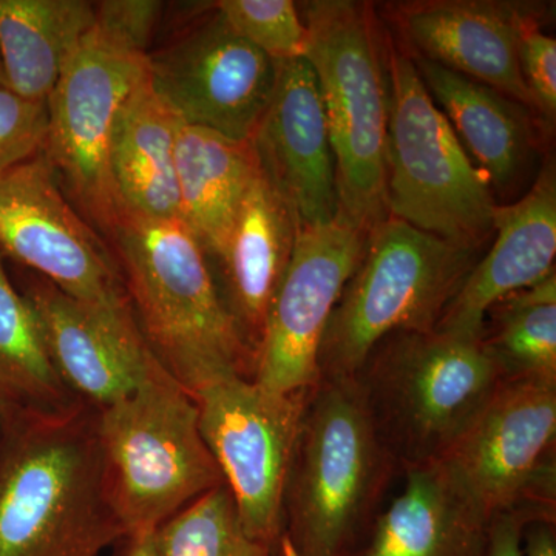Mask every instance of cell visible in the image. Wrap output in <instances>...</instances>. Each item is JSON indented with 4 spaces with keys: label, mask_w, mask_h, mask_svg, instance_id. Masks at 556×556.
<instances>
[{
    "label": "cell",
    "mask_w": 556,
    "mask_h": 556,
    "mask_svg": "<svg viewBox=\"0 0 556 556\" xmlns=\"http://www.w3.org/2000/svg\"><path fill=\"white\" fill-rule=\"evenodd\" d=\"M124 535L97 408L0 422V556H100Z\"/></svg>",
    "instance_id": "6da1fadb"
},
{
    "label": "cell",
    "mask_w": 556,
    "mask_h": 556,
    "mask_svg": "<svg viewBox=\"0 0 556 556\" xmlns=\"http://www.w3.org/2000/svg\"><path fill=\"white\" fill-rule=\"evenodd\" d=\"M139 332L192 396L219 380L254 379L255 358L219 295L211 263L181 219L123 212L110 233Z\"/></svg>",
    "instance_id": "7a4b0ae2"
},
{
    "label": "cell",
    "mask_w": 556,
    "mask_h": 556,
    "mask_svg": "<svg viewBox=\"0 0 556 556\" xmlns=\"http://www.w3.org/2000/svg\"><path fill=\"white\" fill-rule=\"evenodd\" d=\"M397 471L356 376L320 379L285 492L280 556L350 555Z\"/></svg>",
    "instance_id": "3957f363"
},
{
    "label": "cell",
    "mask_w": 556,
    "mask_h": 556,
    "mask_svg": "<svg viewBox=\"0 0 556 556\" xmlns=\"http://www.w3.org/2000/svg\"><path fill=\"white\" fill-rule=\"evenodd\" d=\"M356 378L399 470L438 463L504 382L481 338L397 331Z\"/></svg>",
    "instance_id": "277c9868"
},
{
    "label": "cell",
    "mask_w": 556,
    "mask_h": 556,
    "mask_svg": "<svg viewBox=\"0 0 556 556\" xmlns=\"http://www.w3.org/2000/svg\"><path fill=\"white\" fill-rule=\"evenodd\" d=\"M308 49L336 161L339 215L358 229L387 217L386 35L369 3H305Z\"/></svg>",
    "instance_id": "5b68a950"
},
{
    "label": "cell",
    "mask_w": 556,
    "mask_h": 556,
    "mask_svg": "<svg viewBox=\"0 0 556 556\" xmlns=\"http://www.w3.org/2000/svg\"><path fill=\"white\" fill-rule=\"evenodd\" d=\"M386 58L387 214L479 252L493 239L492 188L428 93L412 54L390 35Z\"/></svg>",
    "instance_id": "8992f818"
},
{
    "label": "cell",
    "mask_w": 556,
    "mask_h": 556,
    "mask_svg": "<svg viewBox=\"0 0 556 556\" xmlns=\"http://www.w3.org/2000/svg\"><path fill=\"white\" fill-rule=\"evenodd\" d=\"M110 495L126 535L164 522L225 484L195 397L159 362L130 394L98 409Z\"/></svg>",
    "instance_id": "52a82bcc"
},
{
    "label": "cell",
    "mask_w": 556,
    "mask_h": 556,
    "mask_svg": "<svg viewBox=\"0 0 556 556\" xmlns=\"http://www.w3.org/2000/svg\"><path fill=\"white\" fill-rule=\"evenodd\" d=\"M479 252L387 215L369 229L364 257L343 289L318 354L320 379L356 376L380 340L437 328Z\"/></svg>",
    "instance_id": "ba28073f"
},
{
    "label": "cell",
    "mask_w": 556,
    "mask_h": 556,
    "mask_svg": "<svg viewBox=\"0 0 556 556\" xmlns=\"http://www.w3.org/2000/svg\"><path fill=\"white\" fill-rule=\"evenodd\" d=\"M148 73L149 53L94 24L47 100L49 130L42 153L70 199L109 236L123 215L110 175L113 127L124 101Z\"/></svg>",
    "instance_id": "9c48e42d"
},
{
    "label": "cell",
    "mask_w": 556,
    "mask_h": 556,
    "mask_svg": "<svg viewBox=\"0 0 556 556\" xmlns=\"http://www.w3.org/2000/svg\"><path fill=\"white\" fill-rule=\"evenodd\" d=\"M313 390L273 391L223 379L197 393L200 430L244 532L280 556L283 501Z\"/></svg>",
    "instance_id": "30bf717a"
},
{
    "label": "cell",
    "mask_w": 556,
    "mask_h": 556,
    "mask_svg": "<svg viewBox=\"0 0 556 556\" xmlns=\"http://www.w3.org/2000/svg\"><path fill=\"white\" fill-rule=\"evenodd\" d=\"M555 445L556 386L504 380L438 463L489 521H555Z\"/></svg>",
    "instance_id": "8fae6325"
},
{
    "label": "cell",
    "mask_w": 556,
    "mask_h": 556,
    "mask_svg": "<svg viewBox=\"0 0 556 556\" xmlns=\"http://www.w3.org/2000/svg\"><path fill=\"white\" fill-rule=\"evenodd\" d=\"M0 254L70 298L102 309L131 311L115 257L65 199L42 152L0 172Z\"/></svg>",
    "instance_id": "7c38bea8"
},
{
    "label": "cell",
    "mask_w": 556,
    "mask_h": 556,
    "mask_svg": "<svg viewBox=\"0 0 556 556\" xmlns=\"http://www.w3.org/2000/svg\"><path fill=\"white\" fill-rule=\"evenodd\" d=\"M277 62L240 38L218 10L149 53V79L179 121L251 141L276 87Z\"/></svg>",
    "instance_id": "4fadbf2b"
},
{
    "label": "cell",
    "mask_w": 556,
    "mask_h": 556,
    "mask_svg": "<svg viewBox=\"0 0 556 556\" xmlns=\"http://www.w3.org/2000/svg\"><path fill=\"white\" fill-rule=\"evenodd\" d=\"M368 232L342 215L299 229L287 273L266 317L254 380L273 391L313 390L318 354L343 289L364 257Z\"/></svg>",
    "instance_id": "5bb4252c"
},
{
    "label": "cell",
    "mask_w": 556,
    "mask_h": 556,
    "mask_svg": "<svg viewBox=\"0 0 556 556\" xmlns=\"http://www.w3.org/2000/svg\"><path fill=\"white\" fill-rule=\"evenodd\" d=\"M273 97L251 138L258 167L291 208L299 229L339 215L327 113L309 62H280Z\"/></svg>",
    "instance_id": "9a60e30c"
},
{
    "label": "cell",
    "mask_w": 556,
    "mask_h": 556,
    "mask_svg": "<svg viewBox=\"0 0 556 556\" xmlns=\"http://www.w3.org/2000/svg\"><path fill=\"white\" fill-rule=\"evenodd\" d=\"M21 292L35 309L58 375L84 404H115L156 364L131 311L80 302L36 274Z\"/></svg>",
    "instance_id": "2e32d148"
},
{
    "label": "cell",
    "mask_w": 556,
    "mask_h": 556,
    "mask_svg": "<svg viewBox=\"0 0 556 556\" xmlns=\"http://www.w3.org/2000/svg\"><path fill=\"white\" fill-rule=\"evenodd\" d=\"M394 20L417 58L532 108L518 51L526 25L540 20L538 7L500 0H424L401 3Z\"/></svg>",
    "instance_id": "e0dca14e"
},
{
    "label": "cell",
    "mask_w": 556,
    "mask_h": 556,
    "mask_svg": "<svg viewBox=\"0 0 556 556\" xmlns=\"http://www.w3.org/2000/svg\"><path fill=\"white\" fill-rule=\"evenodd\" d=\"M556 177L547 163L522 199L493 212V243L439 318V331L481 338L485 314L501 299L555 273Z\"/></svg>",
    "instance_id": "ac0fdd59"
},
{
    "label": "cell",
    "mask_w": 556,
    "mask_h": 556,
    "mask_svg": "<svg viewBox=\"0 0 556 556\" xmlns=\"http://www.w3.org/2000/svg\"><path fill=\"white\" fill-rule=\"evenodd\" d=\"M298 232L291 208L258 169L225 251L211 263L219 295L255 364L266 317L291 262Z\"/></svg>",
    "instance_id": "d6986e66"
},
{
    "label": "cell",
    "mask_w": 556,
    "mask_h": 556,
    "mask_svg": "<svg viewBox=\"0 0 556 556\" xmlns=\"http://www.w3.org/2000/svg\"><path fill=\"white\" fill-rule=\"evenodd\" d=\"M404 490L380 508L348 556H484L490 521L439 463L404 468Z\"/></svg>",
    "instance_id": "ffe728a7"
},
{
    "label": "cell",
    "mask_w": 556,
    "mask_h": 556,
    "mask_svg": "<svg viewBox=\"0 0 556 556\" xmlns=\"http://www.w3.org/2000/svg\"><path fill=\"white\" fill-rule=\"evenodd\" d=\"M179 124L148 73L124 101L110 141V175L123 212L181 219L175 169Z\"/></svg>",
    "instance_id": "44dd1931"
},
{
    "label": "cell",
    "mask_w": 556,
    "mask_h": 556,
    "mask_svg": "<svg viewBox=\"0 0 556 556\" xmlns=\"http://www.w3.org/2000/svg\"><path fill=\"white\" fill-rule=\"evenodd\" d=\"M413 60L428 93L464 149L478 161L490 188H514L533 149V130L525 105L434 62Z\"/></svg>",
    "instance_id": "7402d4cb"
},
{
    "label": "cell",
    "mask_w": 556,
    "mask_h": 556,
    "mask_svg": "<svg viewBox=\"0 0 556 556\" xmlns=\"http://www.w3.org/2000/svg\"><path fill=\"white\" fill-rule=\"evenodd\" d=\"M175 169L179 217L217 262L249 186L258 174L251 141H236L204 127L179 124Z\"/></svg>",
    "instance_id": "603a6c76"
},
{
    "label": "cell",
    "mask_w": 556,
    "mask_h": 556,
    "mask_svg": "<svg viewBox=\"0 0 556 556\" xmlns=\"http://www.w3.org/2000/svg\"><path fill=\"white\" fill-rule=\"evenodd\" d=\"M94 21V3L86 0H0L7 89L25 100L47 102Z\"/></svg>",
    "instance_id": "cb8c5ba5"
},
{
    "label": "cell",
    "mask_w": 556,
    "mask_h": 556,
    "mask_svg": "<svg viewBox=\"0 0 556 556\" xmlns=\"http://www.w3.org/2000/svg\"><path fill=\"white\" fill-rule=\"evenodd\" d=\"M84 407L58 375L35 309L11 283L0 254V422L61 419Z\"/></svg>",
    "instance_id": "d4e9b609"
},
{
    "label": "cell",
    "mask_w": 556,
    "mask_h": 556,
    "mask_svg": "<svg viewBox=\"0 0 556 556\" xmlns=\"http://www.w3.org/2000/svg\"><path fill=\"white\" fill-rule=\"evenodd\" d=\"M481 340L503 380L556 386L555 273L496 302Z\"/></svg>",
    "instance_id": "484cf974"
},
{
    "label": "cell",
    "mask_w": 556,
    "mask_h": 556,
    "mask_svg": "<svg viewBox=\"0 0 556 556\" xmlns=\"http://www.w3.org/2000/svg\"><path fill=\"white\" fill-rule=\"evenodd\" d=\"M156 536L161 556H276L244 532L225 484L178 511Z\"/></svg>",
    "instance_id": "4316f807"
},
{
    "label": "cell",
    "mask_w": 556,
    "mask_h": 556,
    "mask_svg": "<svg viewBox=\"0 0 556 556\" xmlns=\"http://www.w3.org/2000/svg\"><path fill=\"white\" fill-rule=\"evenodd\" d=\"M215 9L240 38L277 64L306 56L308 30L292 0H219Z\"/></svg>",
    "instance_id": "83f0119b"
},
{
    "label": "cell",
    "mask_w": 556,
    "mask_h": 556,
    "mask_svg": "<svg viewBox=\"0 0 556 556\" xmlns=\"http://www.w3.org/2000/svg\"><path fill=\"white\" fill-rule=\"evenodd\" d=\"M49 130L47 102L25 100L0 87V172L39 155Z\"/></svg>",
    "instance_id": "f1b7e54d"
},
{
    "label": "cell",
    "mask_w": 556,
    "mask_h": 556,
    "mask_svg": "<svg viewBox=\"0 0 556 556\" xmlns=\"http://www.w3.org/2000/svg\"><path fill=\"white\" fill-rule=\"evenodd\" d=\"M519 67L532 108L547 123L556 116V42L540 28V20L526 25L519 39Z\"/></svg>",
    "instance_id": "f546056e"
},
{
    "label": "cell",
    "mask_w": 556,
    "mask_h": 556,
    "mask_svg": "<svg viewBox=\"0 0 556 556\" xmlns=\"http://www.w3.org/2000/svg\"><path fill=\"white\" fill-rule=\"evenodd\" d=\"M163 3L150 0H104L94 3V24L131 49L149 53Z\"/></svg>",
    "instance_id": "4dcf8cb0"
},
{
    "label": "cell",
    "mask_w": 556,
    "mask_h": 556,
    "mask_svg": "<svg viewBox=\"0 0 556 556\" xmlns=\"http://www.w3.org/2000/svg\"><path fill=\"white\" fill-rule=\"evenodd\" d=\"M530 521L533 519L522 511H508L493 517L484 556H522V530Z\"/></svg>",
    "instance_id": "1f68e13d"
},
{
    "label": "cell",
    "mask_w": 556,
    "mask_h": 556,
    "mask_svg": "<svg viewBox=\"0 0 556 556\" xmlns=\"http://www.w3.org/2000/svg\"><path fill=\"white\" fill-rule=\"evenodd\" d=\"M522 556H556V525L548 519L530 521L522 530Z\"/></svg>",
    "instance_id": "d6a6232c"
},
{
    "label": "cell",
    "mask_w": 556,
    "mask_h": 556,
    "mask_svg": "<svg viewBox=\"0 0 556 556\" xmlns=\"http://www.w3.org/2000/svg\"><path fill=\"white\" fill-rule=\"evenodd\" d=\"M113 556H161L156 530L124 535L116 541Z\"/></svg>",
    "instance_id": "836d02e7"
},
{
    "label": "cell",
    "mask_w": 556,
    "mask_h": 556,
    "mask_svg": "<svg viewBox=\"0 0 556 556\" xmlns=\"http://www.w3.org/2000/svg\"><path fill=\"white\" fill-rule=\"evenodd\" d=\"M0 87H5V75H3L2 61H0Z\"/></svg>",
    "instance_id": "e575fe53"
}]
</instances>
